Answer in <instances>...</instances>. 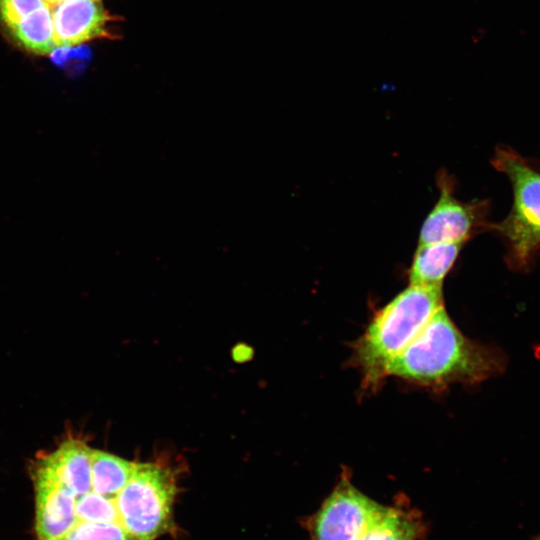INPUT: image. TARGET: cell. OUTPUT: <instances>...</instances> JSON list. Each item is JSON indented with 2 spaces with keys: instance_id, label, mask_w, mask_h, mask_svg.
<instances>
[{
  "instance_id": "cell-1",
  "label": "cell",
  "mask_w": 540,
  "mask_h": 540,
  "mask_svg": "<svg viewBox=\"0 0 540 540\" xmlns=\"http://www.w3.org/2000/svg\"><path fill=\"white\" fill-rule=\"evenodd\" d=\"M507 357L498 347L466 337L440 307L413 341L388 365L387 375L442 388L477 384L501 375Z\"/></svg>"
},
{
  "instance_id": "cell-2",
  "label": "cell",
  "mask_w": 540,
  "mask_h": 540,
  "mask_svg": "<svg viewBox=\"0 0 540 540\" xmlns=\"http://www.w3.org/2000/svg\"><path fill=\"white\" fill-rule=\"evenodd\" d=\"M443 306L442 287L409 285L378 310L353 343L351 365L364 388L375 390L388 377L389 363L419 334Z\"/></svg>"
},
{
  "instance_id": "cell-3",
  "label": "cell",
  "mask_w": 540,
  "mask_h": 540,
  "mask_svg": "<svg viewBox=\"0 0 540 540\" xmlns=\"http://www.w3.org/2000/svg\"><path fill=\"white\" fill-rule=\"evenodd\" d=\"M177 491L174 473L155 463H137L116 496L120 525L135 540H155L172 525Z\"/></svg>"
},
{
  "instance_id": "cell-4",
  "label": "cell",
  "mask_w": 540,
  "mask_h": 540,
  "mask_svg": "<svg viewBox=\"0 0 540 540\" xmlns=\"http://www.w3.org/2000/svg\"><path fill=\"white\" fill-rule=\"evenodd\" d=\"M492 162L507 175L514 195L511 212L495 227L507 240L512 265L522 267L540 246V173L506 149L498 150Z\"/></svg>"
},
{
  "instance_id": "cell-5",
  "label": "cell",
  "mask_w": 540,
  "mask_h": 540,
  "mask_svg": "<svg viewBox=\"0 0 540 540\" xmlns=\"http://www.w3.org/2000/svg\"><path fill=\"white\" fill-rule=\"evenodd\" d=\"M385 508L343 474L308 520L310 540H360Z\"/></svg>"
},
{
  "instance_id": "cell-6",
  "label": "cell",
  "mask_w": 540,
  "mask_h": 540,
  "mask_svg": "<svg viewBox=\"0 0 540 540\" xmlns=\"http://www.w3.org/2000/svg\"><path fill=\"white\" fill-rule=\"evenodd\" d=\"M438 185L440 196L421 226L419 244H463L476 225L475 208L454 197L448 176L440 175Z\"/></svg>"
},
{
  "instance_id": "cell-7",
  "label": "cell",
  "mask_w": 540,
  "mask_h": 540,
  "mask_svg": "<svg viewBox=\"0 0 540 540\" xmlns=\"http://www.w3.org/2000/svg\"><path fill=\"white\" fill-rule=\"evenodd\" d=\"M34 485L38 540H60L77 523L75 496L38 463Z\"/></svg>"
},
{
  "instance_id": "cell-8",
  "label": "cell",
  "mask_w": 540,
  "mask_h": 540,
  "mask_svg": "<svg viewBox=\"0 0 540 540\" xmlns=\"http://www.w3.org/2000/svg\"><path fill=\"white\" fill-rule=\"evenodd\" d=\"M114 19L102 0H64L52 7L56 47L111 38L109 23Z\"/></svg>"
},
{
  "instance_id": "cell-9",
  "label": "cell",
  "mask_w": 540,
  "mask_h": 540,
  "mask_svg": "<svg viewBox=\"0 0 540 540\" xmlns=\"http://www.w3.org/2000/svg\"><path fill=\"white\" fill-rule=\"evenodd\" d=\"M92 450L85 442L68 439L52 453L42 456L38 464L47 469L74 496L92 487Z\"/></svg>"
},
{
  "instance_id": "cell-10",
  "label": "cell",
  "mask_w": 540,
  "mask_h": 540,
  "mask_svg": "<svg viewBox=\"0 0 540 540\" xmlns=\"http://www.w3.org/2000/svg\"><path fill=\"white\" fill-rule=\"evenodd\" d=\"M461 243L418 244L408 271L409 285L442 287L458 258Z\"/></svg>"
},
{
  "instance_id": "cell-11",
  "label": "cell",
  "mask_w": 540,
  "mask_h": 540,
  "mask_svg": "<svg viewBox=\"0 0 540 540\" xmlns=\"http://www.w3.org/2000/svg\"><path fill=\"white\" fill-rule=\"evenodd\" d=\"M425 530L422 514L399 502L386 506L360 540H420Z\"/></svg>"
},
{
  "instance_id": "cell-12",
  "label": "cell",
  "mask_w": 540,
  "mask_h": 540,
  "mask_svg": "<svg viewBox=\"0 0 540 540\" xmlns=\"http://www.w3.org/2000/svg\"><path fill=\"white\" fill-rule=\"evenodd\" d=\"M8 29L17 42L30 52L48 54L56 48L52 7L48 3L27 14Z\"/></svg>"
},
{
  "instance_id": "cell-13",
  "label": "cell",
  "mask_w": 540,
  "mask_h": 540,
  "mask_svg": "<svg viewBox=\"0 0 540 540\" xmlns=\"http://www.w3.org/2000/svg\"><path fill=\"white\" fill-rule=\"evenodd\" d=\"M136 466L135 462L93 449L91 456L92 490L104 496L116 497L133 475Z\"/></svg>"
},
{
  "instance_id": "cell-14",
  "label": "cell",
  "mask_w": 540,
  "mask_h": 540,
  "mask_svg": "<svg viewBox=\"0 0 540 540\" xmlns=\"http://www.w3.org/2000/svg\"><path fill=\"white\" fill-rule=\"evenodd\" d=\"M75 513L77 522L117 523L120 525L116 497L101 495L92 488L82 495L75 496Z\"/></svg>"
},
{
  "instance_id": "cell-15",
  "label": "cell",
  "mask_w": 540,
  "mask_h": 540,
  "mask_svg": "<svg viewBox=\"0 0 540 540\" xmlns=\"http://www.w3.org/2000/svg\"><path fill=\"white\" fill-rule=\"evenodd\" d=\"M60 540H135L117 523L77 522Z\"/></svg>"
},
{
  "instance_id": "cell-16",
  "label": "cell",
  "mask_w": 540,
  "mask_h": 540,
  "mask_svg": "<svg viewBox=\"0 0 540 540\" xmlns=\"http://www.w3.org/2000/svg\"><path fill=\"white\" fill-rule=\"evenodd\" d=\"M90 57L89 49L83 45L60 46L50 53L52 62L70 74L80 73L87 66Z\"/></svg>"
},
{
  "instance_id": "cell-17",
  "label": "cell",
  "mask_w": 540,
  "mask_h": 540,
  "mask_svg": "<svg viewBox=\"0 0 540 540\" xmlns=\"http://www.w3.org/2000/svg\"><path fill=\"white\" fill-rule=\"evenodd\" d=\"M45 4L44 0H0V19L10 27Z\"/></svg>"
},
{
  "instance_id": "cell-18",
  "label": "cell",
  "mask_w": 540,
  "mask_h": 540,
  "mask_svg": "<svg viewBox=\"0 0 540 540\" xmlns=\"http://www.w3.org/2000/svg\"><path fill=\"white\" fill-rule=\"evenodd\" d=\"M46 3H48L51 7H53L54 5L64 1V0H44Z\"/></svg>"
},
{
  "instance_id": "cell-19",
  "label": "cell",
  "mask_w": 540,
  "mask_h": 540,
  "mask_svg": "<svg viewBox=\"0 0 540 540\" xmlns=\"http://www.w3.org/2000/svg\"><path fill=\"white\" fill-rule=\"evenodd\" d=\"M537 540H540V538H539V539H537Z\"/></svg>"
}]
</instances>
